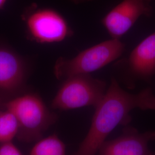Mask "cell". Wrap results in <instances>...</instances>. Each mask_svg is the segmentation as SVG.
Segmentation results:
<instances>
[{
	"label": "cell",
	"mask_w": 155,
	"mask_h": 155,
	"mask_svg": "<svg viewBox=\"0 0 155 155\" xmlns=\"http://www.w3.org/2000/svg\"><path fill=\"white\" fill-rule=\"evenodd\" d=\"M113 70L129 87L138 81H148L155 75V32L142 40L127 57L118 59Z\"/></svg>",
	"instance_id": "6"
},
{
	"label": "cell",
	"mask_w": 155,
	"mask_h": 155,
	"mask_svg": "<svg viewBox=\"0 0 155 155\" xmlns=\"http://www.w3.org/2000/svg\"><path fill=\"white\" fill-rule=\"evenodd\" d=\"M105 81L92 77L90 74H81L64 79L52 101L54 109L68 110L85 106L95 107L106 91Z\"/></svg>",
	"instance_id": "4"
},
{
	"label": "cell",
	"mask_w": 155,
	"mask_h": 155,
	"mask_svg": "<svg viewBox=\"0 0 155 155\" xmlns=\"http://www.w3.org/2000/svg\"><path fill=\"white\" fill-rule=\"evenodd\" d=\"M95 108L89 132L75 155H96L116 127L129 121L131 111L136 108L155 110V95L150 88L136 94L128 93L113 77L103 98Z\"/></svg>",
	"instance_id": "1"
},
{
	"label": "cell",
	"mask_w": 155,
	"mask_h": 155,
	"mask_svg": "<svg viewBox=\"0 0 155 155\" xmlns=\"http://www.w3.org/2000/svg\"><path fill=\"white\" fill-rule=\"evenodd\" d=\"M125 50L120 39L111 38L81 52L71 59L60 57L56 61L54 72L58 79L77 75L90 74L118 60Z\"/></svg>",
	"instance_id": "3"
},
{
	"label": "cell",
	"mask_w": 155,
	"mask_h": 155,
	"mask_svg": "<svg viewBox=\"0 0 155 155\" xmlns=\"http://www.w3.org/2000/svg\"><path fill=\"white\" fill-rule=\"evenodd\" d=\"M29 155H66V147L61 140L54 134L38 140Z\"/></svg>",
	"instance_id": "10"
},
{
	"label": "cell",
	"mask_w": 155,
	"mask_h": 155,
	"mask_svg": "<svg viewBox=\"0 0 155 155\" xmlns=\"http://www.w3.org/2000/svg\"><path fill=\"white\" fill-rule=\"evenodd\" d=\"M0 155H22V154L16 146L12 141H11L0 145Z\"/></svg>",
	"instance_id": "12"
},
{
	"label": "cell",
	"mask_w": 155,
	"mask_h": 155,
	"mask_svg": "<svg viewBox=\"0 0 155 155\" xmlns=\"http://www.w3.org/2000/svg\"><path fill=\"white\" fill-rule=\"evenodd\" d=\"M7 0H0V10L3 9L6 3Z\"/></svg>",
	"instance_id": "14"
},
{
	"label": "cell",
	"mask_w": 155,
	"mask_h": 155,
	"mask_svg": "<svg viewBox=\"0 0 155 155\" xmlns=\"http://www.w3.org/2000/svg\"><path fill=\"white\" fill-rule=\"evenodd\" d=\"M18 133V124L16 117L9 111L0 110V145L12 141Z\"/></svg>",
	"instance_id": "11"
},
{
	"label": "cell",
	"mask_w": 155,
	"mask_h": 155,
	"mask_svg": "<svg viewBox=\"0 0 155 155\" xmlns=\"http://www.w3.org/2000/svg\"><path fill=\"white\" fill-rule=\"evenodd\" d=\"M72 2H74L75 4H83L88 2H91L94 0H70Z\"/></svg>",
	"instance_id": "13"
},
{
	"label": "cell",
	"mask_w": 155,
	"mask_h": 155,
	"mask_svg": "<svg viewBox=\"0 0 155 155\" xmlns=\"http://www.w3.org/2000/svg\"><path fill=\"white\" fill-rule=\"evenodd\" d=\"M4 107L16 117L18 124L17 137L25 142L39 140L57 120L55 114L50 110L36 94L28 93L15 97L5 102Z\"/></svg>",
	"instance_id": "2"
},
{
	"label": "cell",
	"mask_w": 155,
	"mask_h": 155,
	"mask_svg": "<svg viewBox=\"0 0 155 155\" xmlns=\"http://www.w3.org/2000/svg\"><path fill=\"white\" fill-rule=\"evenodd\" d=\"M152 0H123L102 18L101 22L111 38L120 39L143 16L152 13Z\"/></svg>",
	"instance_id": "7"
},
{
	"label": "cell",
	"mask_w": 155,
	"mask_h": 155,
	"mask_svg": "<svg viewBox=\"0 0 155 155\" xmlns=\"http://www.w3.org/2000/svg\"><path fill=\"white\" fill-rule=\"evenodd\" d=\"M29 38L37 43L51 44L61 42L74 32L61 14L51 8L33 4L22 15Z\"/></svg>",
	"instance_id": "5"
},
{
	"label": "cell",
	"mask_w": 155,
	"mask_h": 155,
	"mask_svg": "<svg viewBox=\"0 0 155 155\" xmlns=\"http://www.w3.org/2000/svg\"><path fill=\"white\" fill-rule=\"evenodd\" d=\"M155 138V133H131L124 134L100 148V155H145L150 141Z\"/></svg>",
	"instance_id": "9"
},
{
	"label": "cell",
	"mask_w": 155,
	"mask_h": 155,
	"mask_svg": "<svg viewBox=\"0 0 155 155\" xmlns=\"http://www.w3.org/2000/svg\"><path fill=\"white\" fill-rule=\"evenodd\" d=\"M26 67L22 58L11 50L0 47V94L12 95L22 89Z\"/></svg>",
	"instance_id": "8"
}]
</instances>
